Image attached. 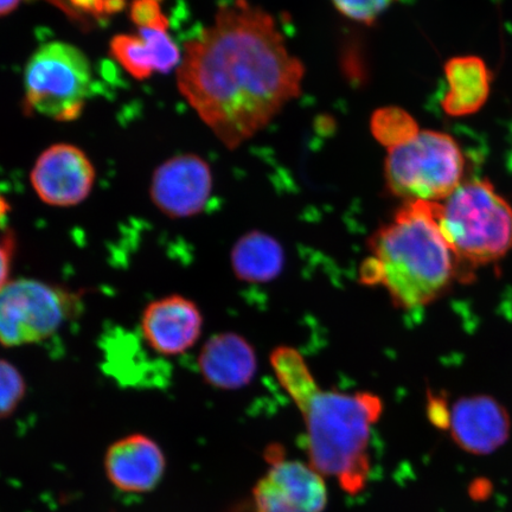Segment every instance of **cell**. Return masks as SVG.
<instances>
[{"label":"cell","mask_w":512,"mask_h":512,"mask_svg":"<svg viewBox=\"0 0 512 512\" xmlns=\"http://www.w3.org/2000/svg\"><path fill=\"white\" fill-rule=\"evenodd\" d=\"M304 74L273 17L234 0L185 44L177 85L203 123L234 150L297 98Z\"/></svg>","instance_id":"obj_1"},{"label":"cell","mask_w":512,"mask_h":512,"mask_svg":"<svg viewBox=\"0 0 512 512\" xmlns=\"http://www.w3.org/2000/svg\"><path fill=\"white\" fill-rule=\"evenodd\" d=\"M271 364L281 386L302 412L312 469L335 477L348 494H360L370 473L371 427L383 412L380 396L320 388L304 357L290 347L275 349Z\"/></svg>","instance_id":"obj_2"},{"label":"cell","mask_w":512,"mask_h":512,"mask_svg":"<svg viewBox=\"0 0 512 512\" xmlns=\"http://www.w3.org/2000/svg\"><path fill=\"white\" fill-rule=\"evenodd\" d=\"M369 251L362 283L382 286L400 309L431 304L456 275L458 262L441 233L437 202H406L371 236Z\"/></svg>","instance_id":"obj_3"},{"label":"cell","mask_w":512,"mask_h":512,"mask_svg":"<svg viewBox=\"0 0 512 512\" xmlns=\"http://www.w3.org/2000/svg\"><path fill=\"white\" fill-rule=\"evenodd\" d=\"M439 224L458 264H489L512 249V208L488 181L460 185L439 204Z\"/></svg>","instance_id":"obj_4"},{"label":"cell","mask_w":512,"mask_h":512,"mask_svg":"<svg viewBox=\"0 0 512 512\" xmlns=\"http://www.w3.org/2000/svg\"><path fill=\"white\" fill-rule=\"evenodd\" d=\"M465 159L448 134L422 131L411 142L394 147L384 165L388 189L407 202L447 200L464 176Z\"/></svg>","instance_id":"obj_5"},{"label":"cell","mask_w":512,"mask_h":512,"mask_svg":"<svg viewBox=\"0 0 512 512\" xmlns=\"http://www.w3.org/2000/svg\"><path fill=\"white\" fill-rule=\"evenodd\" d=\"M92 66L79 48L44 44L25 68V101L30 110L57 121L80 117L92 88Z\"/></svg>","instance_id":"obj_6"},{"label":"cell","mask_w":512,"mask_h":512,"mask_svg":"<svg viewBox=\"0 0 512 512\" xmlns=\"http://www.w3.org/2000/svg\"><path fill=\"white\" fill-rule=\"evenodd\" d=\"M79 297L35 279L10 281L0 291V343L22 347L46 341L72 318Z\"/></svg>","instance_id":"obj_7"},{"label":"cell","mask_w":512,"mask_h":512,"mask_svg":"<svg viewBox=\"0 0 512 512\" xmlns=\"http://www.w3.org/2000/svg\"><path fill=\"white\" fill-rule=\"evenodd\" d=\"M266 460L271 464L259 480L252 499L234 512H322L328 492L319 473L299 462L285 459L284 448L268 446Z\"/></svg>","instance_id":"obj_8"},{"label":"cell","mask_w":512,"mask_h":512,"mask_svg":"<svg viewBox=\"0 0 512 512\" xmlns=\"http://www.w3.org/2000/svg\"><path fill=\"white\" fill-rule=\"evenodd\" d=\"M213 175L206 160L185 153L166 160L152 176L151 201L170 219H188L207 207Z\"/></svg>","instance_id":"obj_9"},{"label":"cell","mask_w":512,"mask_h":512,"mask_svg":"<svg viewBox=\"0 0 512 512\" xmlns=\"http://www.w3.org/2000/svg\"><path fill=\"white\" fill-rule=\"evenodd\" d=\"M30 181L37 196L48 206L74 207L91 194L95 169L79 147L56 144L38 157Z\"/></svg>","instance_id":"obj_10"},{"label":"cell","mask_w":512,"mask_h":512,"mask_svg":"<svg viewBox=\"0 0 512 512\" xmlns=\"http://www.w3.org/2000/svg\"><path fill=\"white\" fill-rule=\"evenodd\" d=\"M451 437L462 450L473 456H488L507 443L510 416L501 403L478 395L454 403L448 414Z\"/></svg>","instance_id":"obj_11"},{"label":"cell","mask_w":512,"mask_h":512,"mask_svg":"<svg viewBox=\"0 0 512 512\" xmlns=\"http://www.w3.org/2000/svg\"><path fill=\"white\" fill-rule=\"evenodd\" d=\"M203 316L192 300L168 296L152 302L143 312L140 330L149 348L159 355L184 354L202 334Z\"/></svg>","instance_id":"obj_12"},{"label":"cell","mask_w":512,"mask_h":512,"mask_svg":"<svg viewBox=\"0 0 512 512\" xmlns=\"http://www.w3.org/2000/svg\"><path fill=\"white\" fill-rule=\"evenodd\" d=\"M160 447L143 434L128 435L108 448L105 467L118 489L143 494L156 488L165 470Z\"/></svg>","instance_id":"obj_13"},{"label":"cell","mask_w":512,"mask_h":512,"mask_svg":"<svg viewBox=\"0 0 512 512\" xmlns=\"http://www.w3.org/2000/svg\"><path fill=\"white\" fill-rule=\"evenodd\" d=\"M198 367L203 380L216 389L245 388L258 371V358L252 344L234 332L211 337L204 344Z\"/></svg>","instance_id":"obj_14"},{"label":"cell","mask_w":512,"mask_h":512,"mask_svg":"<svg viewBox=\"0 0 512 512\" xmlns=\"http://www.w3.org/2000/svg\"><path fill=\"white\" fill-rule=\"evenodd\" d=\"M447 91L441 106L450 117L475 114L490 95L491 73L476 56L454 57L446 63Z\"/></svg>","instance_id":"obj_15"},{"label":"cell","mask_w":512,"mask_h":512,"mask_svg":"<svg viewBox=\"0 0 512 512\" xmlns=\"http://www.w3.org/2000/svg\"><path fill=\"white\" fill-rule=\"evenodd\" d=\"M236 278L251 284H266L284 271L285 252L270 234L252 230L236 241L230 253Z\"/></svg>","instance_id":"obj_16"},{"label":"cell","mask_w":512,"mask_h":512,"mask_svg":"<svg viewBox=\"0 0 512 512\" xmlns=\"http://www.w3.org/2000/svg\"><path fill=\"white\" fill-rule=\"evenodd\" d=\"M111 54L128 74L146 80L156 72L155 55L143 35H117L111 41Z\"/></svg>","instance_id":"obj_17"},{"label":"cell","mask_w":512,"mask_h":512,"mask_svg":"<svg viewBox=\"0 0 512 512\" xmlns=\"http://www.w3.org/2000/svg\"><path fill=\"white\" fill-rule=\"evenodd\" d=\"M370 128L377 142L388 150L411 142L420 133L412 115L399 107H384L376 111L371 117Z\"/></svg>","instance_id":"obj_18"},{"label":"cell","mask_w":512,"mask_h":512,"mask_svg":"<svg viewBox=\"0 0 512 512\" xmlns=\"http://www.w3.org/2000/svg\"><path fill=\"white\" fill-rule=\"evenodd\" d=\"M27 392L24 377L14 364L0 360V420L16 411Z\"/></svg>","instance_id":"obj_19"},{"label":"cell","mask_w":512,"mask_h":512,"mask_svg":"<svg viewBox=\"0 0 512 512\" xmlns=\"http://www.w3.org/2000/svg\"><path fill=\"white\" fill-rule=\"evenodd\" d=\"M139 34L151 44L153 55H155L156 72L168 74L172 69L179 67L182 54L168 31L139 29Z\"/></svg>","instance_id":"obj_20"},{"label":"cell","mask_w":512,"mask_h":512,"mask_svg":"<svg viewBox=\"0 0 512 512\" xmlns=\"http://www.w3.org/2000/svg\"><path fill=\"white\" fill-rule=\"evenodd\" d=\"M335 8L352 21L373 24L394 0H332Z\"/></svg>","instance_id":"obj_21"},{"label":"cell","mask_w":512,"mask_h":512,"mask_svg":"<svg viewBox=\"0 0 512 512\" xmlns=\"http://www.w3.org/2000/svg\"><path fill=\"white\" fill-rule=\"evenodd\" d=\"M132 22L139 29L168 31L169 19L163 14L159 3L152 0H133L130 10Z\"/></svg>","instance_id":"obj_22"},{"label":"cell","mask_w":512,"mask_h":512,"mask_svg":"<svg viewBox=\"0 0 512 512\" xmlns=\"http://www.w3.org/2000/svg\"><path fill=\"white\" fill-rule=\"evenodd\" d=\"M15 246L14 236L10 234H6L0 239V291L10 283Z\"/></svg>","instance_id":"obj_23"},{"label":"cell","mask_w":512,"mask_h":512,"mask_svg":"<svg viewBox=\"0 0 512 512\" xmlns=\"http://www.w3.org/2000/svg\"><path fill=\"white\" fill-rule=\"evenodd\" d=\"M76 10L86 12L88 15H105V0H68Z\"/></svg>","instance_id":"obj_24"},{"label":"cell","mask_w":512,"mask_h":512,"mask_svg":"<svg viewBox=\"0 0 512 512\" xmlns=\"http://www.w3.org/2000/svg\"><path fill=\"white\" fill-rule=\"evenodd\" d=\"M22 2L23 0H0V17L10 15Z\"/></svg>","instance_id":"obj_25"},{"label":"cell","mask_w":512,"mask_h":512,"mask_svg":"<svg viewBox=\"0 0 512 512\" xmlns=\"http://www.w3.org/2000/svg\"><path fill=\"white\" fill-rule=\"evenodd\" d=\"M125 8V0H105V15L118 14Z\"/></svg>","instance_id":"obj_26"},{"label":"cell","mask_w":512,"mask_h":512,"mask_svg":"<svg viewBox=\"0 0 512 512\" xmlns=\"http://www.w3.org/2000/svg\"><path fill=\"white\" fill-rule=\"evenodd\" d=\"M10 211V204L5 198L0 194V221L4 219L6 215H8Z\"/></svg>","instance_id":"obj_27"},{"label":"cell","mask_w":512,"mask_h":512,"mask_svg":"<svg viewBox=\"0 0 512 512\" xmlns=\"http://www.w3.org/2000/svg\"><path fill=\"white\" fill-rule=\"evenodd\" d=\"M152 2L160 3L162 0H152Z\"/></svg>","instance_id":"obj_28"}]
</instances>
